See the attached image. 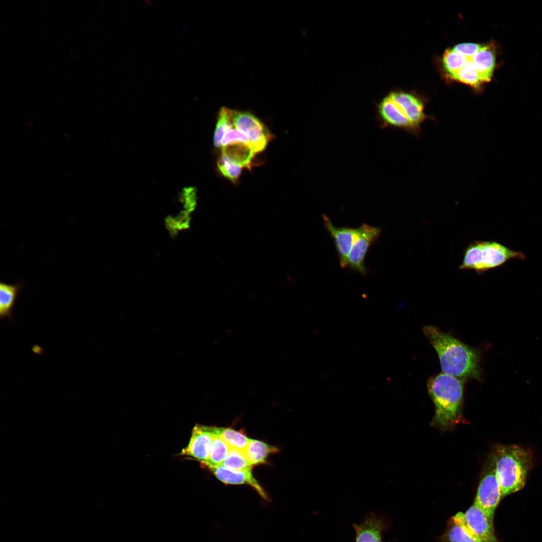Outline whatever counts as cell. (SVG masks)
<instances>
[{"label":"cell","instance_id":"e0dca14e","mask_svg":"<svg viewBox=\"0 0 542 542\" xmlns=\"http://www.w3.org/2000/svg\"><path fill=\"white\" fill-rule=\"evenodd\" d=\"M446 537L448 542H482L468 528L461 512L451 519Z\"/></svg>","mask_w":542,"mask_h":542},{"label":"cell","instance_id":"30bf717a","mask_svg":"<svg viewBox=\"0 0 542 542\" xmlns=\"http://www.w3.org/2000/svg\"><path fill=\"white\" fill-rule=\"evenodd\" d=\"M469 530L482 542H498L494 534L493 520L478 504H474L463 513Z\"/></svg>","mask_w":542,"mask_h":542},{"label":"cell","instance_id":"83f0119b","mask_svg":"<svg viewBox=\"0 0 542 542\" xmlns=\"http://www.w3.org/2000/svg\"><path fill=\"white\" fill-rule=\"evenodd\" d=\"M25 126H26V127L27 128H29V129H31V128H32L33 127V123H32V122H31V121H27V122H26V123H25Z\"/></svg>","mask_w":542,"mask_h":542},{"label":"cell","instance_id":"6da1fadb","mask_svg":"<svg viewBox=\"0 0 542 542\" xmlns=\"http://www.w3.org/2000/svg\"><path fill=\"white\" fill-rule=\"evenodd\" d=\"M423 332L438 355L443 373L464 380H482L479 349L465 344L434 326H424Z\"/></svg>","mask_w":542,"mask_h":542},{"label":"cell","instance_id":"7a4b0ae2","mask_svg":"<svg viewBox=\"0 0 542 542\" xmlns=\"http://www.w3.org/2000/svg\"><path fill=\"white\" fill-rule=\"evenodd\" d=\"M464 381L443 372L428 379V390L435 407L434 426L445 429L460 421Z\"/></svg>","mask_w":542,"mask_h":542},{"label":"cell","instance_id":"4316f807","mask_svg":"<svg viewBox=\"0 0 542 542\" xmlns=\"http://www.w3.org/2000/svg\"><path fill=\"white\" fill-rule=\"evenodd\" d=\"M482 46L476 43H466L456 45L452 49L456 52L464 55L467 58H471L480 49Z\"/></svg>","mask_w":542,"mask_h":542},{"label":"cell","instance_id":"5b68a950","mask_svg":"<svg viewBox=\"0 0 542 542\" xmlns=\"http://www.w3.org/2000/svg\"><path fill=\"white\" fill-rule=\"evenodd\" d=\"M221 147L222 155L242 168H249L255 153L247 137L236 128L226 133Z\"/></svg>","mask_w":542,"mask_h":542},{"label":"cell","instance_id":"cb8c5ba5","mask_svg":"<svg viewBox=\"0 0 542 542\" xmlns=\"http://www.w3.org/2000/svg\"><path fill=\"white\" fill-rule=\"evenodd\" d=\"M239 471H251L252 466L248 462L243 452L230 448L229 452L221 465Z\"/></svg>","mask_w":542,"mask_h":542},{"label":"cell","instance_id":"d4e9b609","mask_svg":"<svg viewBox=\"0 0 542 542\" xmlns=\"http://www.w3.org/2000/svg\"><path fill=\"white\" fill-rule=\"evenodd\" d=\"M467 59L464 55L456 52L453 49H448L443 55V63L449 76L452 79Z\"/></svg>","mask_w":542,"mask_h":542},{"label":"cell","instance_id":"ba28073f","mask_svg":"<svg viewBox=\"0 0 542 542\" xmlns=\"http://www.w3.org/2000/svg\"><path fill=\"white\" fill-rule=\"evenodd\" d=\"M501 498L500 484L492 463L480 481L474 503L493 520L495 510Z\"/></svg>","mask_w":542,"mask_h":542},{"label":"cell","instance_id":"ffe728a7","mask_svg":"<svg viewBox=\"0 0 542 542\" xmlns=\"http://www.w3.org/2000/svg\"><path fill=\"white\" fill-rule=\"evenodd\" d=\"M213 429L230 448L236 449L243 452L250 440L243 433L232 429L213 427Z\"/></svg>","mask_w":542,"mask_h":542},{"label":"cell","instance_id":"d6986e66","mask_svg":"<svg viewBox=\"0 0 542 542\" xmlns=\"http://www.w3.org/2000/svg\"><path fill=\"white\" fill-rule=\"evenodd\" d=\"M356 542H381V522L375 517H369L360 524H354Z\"/></svg>","mask_w":542,"mask_h":542},{"label":"cell","instance_id":"484cf974","mask_svg":"<svg viewBox=\"0 0 542 542\" xmlns=\"http://www.w3.org/2000/svg\"><path fill=\"white\" fill-rule=\"evenodd\" d=\"M217 167L220 173L232 182H235L239 177L242 167L232 163L222 155L218 159Z\"/></svg>","mask_w":542,"mask_h":542},{"label":"cell","instance_id":"8fae6325","mask_svg":"<svg viewBox=\"0 0 542 542\" xmlns=\"http://www.w3.org/2000/svg\"><path fill=\"white\" fill-rule=\"evenodd\" d=\"M324 226L334 242L341 267L347 266V259L351 248L355 241L359 228L335 226L326 215L322 216Z\"/></svg>","mask_w":542,"mask_h":542},{"label":"cell","instance_id":"7402d4cb","mask_svg":"<svg viewBox=\"0 0 542 542\" xmlns=\"http://www.w3.org/2000/svg\"><path fill=\"white\" fill-rule=\"evenodd\" d=\"M232 109L225 107H222L220 109L213 137L214 145L217 148L221 146L226 133L232 128Z\"/></svg>","mask_w":542,"mask_h":542},{"label":"cell","instance_id":"44dd1931","mask_svg":"<svg viewBox=\"0 0 542 542\" xmlns=\"http://www.w3.org/2000/svg\"><path fill=\"white\" fill-rule=\"evenodd\" d=\"M210 456L208 461L201 463V466H220L226 457L230 450L229 446L217 434L213 431Z\"/></svg>","mask_w":542,"mask_h":542},{"label":"cell","instance_id":"9c48e42d","mask_svg":"<svg viewBox=\"0 0 542 542\" xmlns=\"http://www.w3.org/2000/svg\"><path fill=\"white\" fill-rule=\"evenodd\" d=\"M214 433L213 427L196 425L193 429L188 445L181 455L196 459L200 463L208 461Z\"/></svg>","mask_w":542,"mask_h":542},{"label":"cell","instance_id":"52a82bcc","mask_svg":"<svg viewBox=\"0 0 542 542\" xmlns=\"http://www.w3.org/2000/svg\"><path fill=\"white\" fill-rule=\"evenodd\" d=\"M358 228L357 237L348 256L347 266L364 276L366 273L364 263L366 254L371 244L378 238L381 229L367 224H362Z\"/></svg>","mask_w":542,"mask_h":542},{"label":"cell","instance_id":"603a6c76","mask_svg":"<svg viewBox=\"0 0 542 542\" xmlns=\"http://www.w3.org/2000/svg\"><path fill=\"white\" fill-rule=\"evenodd\" d=\"M452 79L475 88H477L482 83L472 60V58H468L466 62L458 71Z\"/></svg>","mask_w":542,"mask_h":542},{"label":"cell","instance_id":"2e32d148","mask_svg":"<svg viewBox=\"0 0 542 542\" xmlns=\"http://www.w3.org/2000/svg\"><path fill=\"white\" fill-rule=\"evenodd\" d=\"M472 60L481 82L489 81L495 66V56L491 48L488 46H482L472 57Z\"/></svg>","mask_w":542,"mask_h":542},{"label":"cell","instance_id":"8992f818","mask_svg":"<svg viewBox=\"0 0 542 542\" xmlns=\"http://www.w3.org/2000/svg\"><path fill=\"white\" fill-rule=\"evenodd\" d=\"M233 126L248 139L255 153L264 150L270 136L264 124L256 116L248 112L232 110Z\"/></svg>","mask_w":542,"mask_h":542},{"label":"cell","instance_id":"f1b7e54d","mask_svg":"<svg viewBox=\"0 0 542 542\" xmlns=\"http://www.w3.org/2000/svg\"><path fill=\"white\" fill-rule=\"evenodd\" d=\"M65 174H66V175H67V176H68V177H71V174H70V173H69V172H67V171H65Z\"/></svg>","mask_w":542,"mask_h":542},{"label":"cell","instance_id":"7c38bea8","mask_svg":"<svg viewBox=\"0 0 542 542\" xmlns=\"http://www.w3.org/2000/svg\"><path fill=\"white\" fill-rule=\"evenodd\" d=\"M209 470L219 480L225 484H245L251 486L265 501L270 499L264 489L253 477L251 471L231 470L222 466H203Z\"/></svg>","mask_w":542,"mask_h":542},{"label":"cell","instance_id":"277c9868","mask_svg":"<svg viewBox=\"0 0 542 542\" xmlns=\"http://www.w3.org/2000/svg\"><path fill=\"white\" fill-rule=\"evenodd\" d=\"M525 258L521 252L511 250L497 242L477 240L471 242L465 249L459 268L481 274L509 260Z\"/></svg>","mask_w":542,"mask_h":542},{"label":"cell","instance_id":"9a60e30c","mask_svg":"<svg viewBox=\"0 0 542 542\" xmlns=\"http://www.w3.org/2000/svg\"><path fill=\"white\" fill-rule=\"evenodd\" d=\"M24 282L15 284L0 283V319L13 321V309L20 292L23 290Z\"/></svg>","mask_w":542,"mask_h":542},{"label":"cell","instance_id":"4fadbf2b","mask_svg":"<svg viewBox=\"0 0 542 542\" xmlns=\"http://www.w3.org/2000/svg\"><path fill=\"white\" fill-rule=\"evenodd\" d=\"M389 96L400 106L415 128L421 133V125L431 117L424 112V104L417 97L403 92H392Z\"/></svg>","mask_w":542,"mask_h":542},{"label":"cell","instance_id":"ac0fdd59","mask_svg":"<svg viewBox=\"0 0 542 542\" xmlns=\"http://www.w3.org/2000/svg\"><path fill=\"white\" fill-rule=\"evenodd\" d=\"M278 451L274 446L250 439L243 453L248 462L253 466L265 463L269 455L277 453Z\"/></svg>","mask_w":542,"mask_h":542},{"label":"cell","instance_id":"3957f363","mask_svg":"<svg viewBox=\"0 0 542 542\" xmlns=\"http://www.w3.org/2000/svg\"><path fill=\"white\" fill-rule=\"evenodd\" d=\"M492 462L503 498L524 487L532 465V453L515 445H498Z\"/></svg>","mask_w":542,"mask_h":542},{"label":"cell","instance_id":"5bb4252c","mask_svg":"<svg viewBox=\"0 0 542 542\" xmlns=\"http://www.w3.org/2000/svg\"><path fill=\"white\" fill-rule=\"evenodd\" d=\"M378 111L386 124L403 129L415 137L421 133L415 128L400 106L388 94L379 104Z\"/></svg>","mask_w":542,"mask_h":542}]
</instances>
